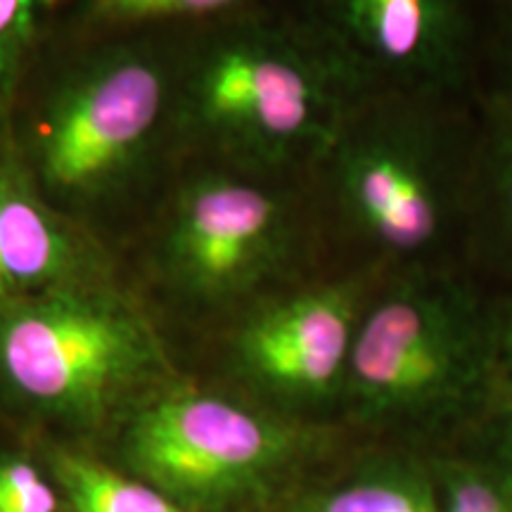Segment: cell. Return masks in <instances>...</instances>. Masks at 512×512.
<instances>
[{"label":"cell","mask_w":512,"mask_h":512,"mask_svg":"<svg viewBox=\"0 0 512 512\" xmlns=\"http://www.w3.org/2000/svg\"><path fill=\"white\" fill-rule=\"evenodd\" d=\"M384 275L339 266L245 306L228 330L230 373L283 415L339 403L358 323Z\"/></svg>","instance_id":"ba28073f"},{"label":"cell","mask_w":512,"mask_h":512,"mask_svg":"<svg viewBox=\"0 0 512 512\" xmlns=\"http://www.w3.org/2000/svg\"><path fill=\"white\" fill-rule=\"evenodd\" d=\"M50 0H0V107L15 98L27 74Z\"/></svg>","instance_id":"2e32d148"},{"label":"cell","mask_w":512,"mask_h":512,"mask_svg":"<svg viewBox=\"0 0 512 512\" xmlns=\"http://www.w3.org/2000/svg\"><path fill=\"white\" fill-rule=\"evenodd\" d=\"M496 377L491 313L463 266L384 275L358 323L339 406L366 425L482 411Z\"/></svg>","instance_id":"8992f818"},{"label":"cell","mask_w":512,"mask_h":512,"mask_svg":"<svg viewBox=\"0 0 512 512\" xmlns=\"http://www.w3.org/2000/svg\"><path fill=\"white\" fill-rule=\"evenodd\" d=\"M441 512H512V470L496 458L439 463Z\"/></svg>","instance_id":"9a60e30c"},{"label":"cell","mask_w":512,"mask_h":512,"mask_svg":"<svg viewBox=\"0 0 512 512\" xmlns=\"http://www.w3.org/2000/svg\"><path fill=\"white\" fill-rule=\"evenodd\" d=\"M306 512H441L434 486L408 470H380L337 486Z\"/></svg>","instance_id":"5bb4252c"},{"label":"cell","mask_w":512,"mask_h":512,"mask_svg":"<svg viewBox=\"0 0 512 512\" xmlns=\"http://www.w3.org/2000/svg\"><path fill=\"white\" fill-rule=\"evenodd\" d=\"M15 136L43 195L95 228L178 159L174 46L143 31L107 34L57 76Z\"/></svg>","instance_id":"3957f363"},{"label":"cell","mask_w":512,"mask_h":512,"mask_svg":"<svg viewBox=\"0 0 512 512\" xmlns=\"http://www.w3.org/2000/svg\"><path fill=\"white\" fill-rule=\"evenodd\" d=\"M145 264L195 311H242L330 264L309 181L185 164L159 204Z\"/></svg>","instance_id":"277c9868"},{"label":"cell","mask_w":512,"mask_h":512,"mask_svg":"<svg viewBox=\"0 0 512 512\" xmlns=\"http://www.w3.org/2000/svg\"><path fill=\"white\" fill-rule=\"evenodd\" d=\"M304 441L290 415L169 382L126 415L121 453L183 512H219L264 491Z\"/></svg>","instance_id":"52a82bcc"},{"label":"cell","mask_w":512,"mask_h":512,"mask_svg":"<svg viewBox=\"0 0 512 512\" xmlns=\"http://www.w3.org/2000/svg\"><path fill=\"white\" fill-rule=\"evenodd\" d=\"M50 470L62 503L72 512H183L155 486L121 475L86 453L55 448Z\"/></svg>","instance_id":"7c38bea8"},{"label":"cell","mask_w":512,"mask_h":512,"mask_svg":"<svg viewBox=\"0 0 512 512\" xmlns=\"http://www.w3.org/2000/svg\"><path fill=\"white\" fill-rule=\"evenodd\" d=\"M110 278H119L110 245L43 195L15 128L0 121V309L53 287Z\"/></svg>","instance_id":"30bf717a"},{"label":"cell","mask_w":512,"mask_h":512,"mask_svg":"<svg viewBox=\"0 0 512 512\" xmlns=\"http://www.w3.org/2000/svg\"><path fill=\"white\" fill-rule=\"evenodd\" d=\"M275 0H79L83 24L98 34L195 27Z\"/></svg>","instance_id":"4fadbf2b"},{"label":"cell","mask_w":512,"mask_h":512,"mask_svg":"<svg viewBox=\"0 0 512 512\" xmlns=\"http://www.w3.org/2000/svg\"><path fill=\"white\" fill-rule=\"evenodd\" d=\"M477 126L456 95H363L309 178L328 256L387 273L463 266Z\"/></svg>","instance_id":"7a4b0ae2"},{"label":"cell","mask_w":512,"mask_h":512,"mask_svg":"<svg viewBox=\"0 0 512 512\" xmlns=\"http://www.w3.org/2000/svg\"><path fill=\"white\" fill-rule=\"evenodd\" d=\"M501 10V24H498V46H501L505 81L491 95L512 100V0H498Z\"/></svg>","instance_id":"ffe728a7"},{"label":"cell","mask_w":512,"mask_h":512,"mask_svg":"<svg viewBox=\"0 0 512 512\" xmlns=\"http://www.w3.org/2000/svg\"><path fill=\"white\" fill-rule=\"evenodd\" d=\"M477 119L465 264L512 268V100L489 95Z\"/></svg>","instance_id":"8fae6325"},{"label":"cell","mask_w":512,"mask_h":512,"mask_svg":"<svg viewBox=\"0 0 512 512\" xmlns=\"http://www.w3.org/2000/svg\"><path fill=\"white\" fill-rule=\"evenodd\" d=\"M373 91H470L479 0H299Z\"/></svg>","instance_id":"9c48e42d"},{"label":"cell","mask_w":512,"mask_h":512,"mask_svg":"<svg viewBox=\"0 0 512 512\" xmlns=\"http://www.w3.org/2000/svg\"><path fill=\"white\" fill-rule=\"evenodd\" d=\"M174 46L178 159L309 181L373 91L297 5L264 3L195 24Z\"/></svg>","instance_id":"6da1fadb"},{"label":"cell","mask_w":512,"mask_h":512,"mask_svg":"<svg viewBox=\"0 0 512 512\" xmlns=\"http://www.w3.org/2000/svg\"><path fill=\"white\" fill-rule=\"evenodd\" d=\"M53 479L22 456H0V512H60Z\"/></svg>","instance_id":"e0dca14e"},{"label":"cell","mask_w":512,"mask_h":512,"mask_svg":"<svg viewBox=\"0 0 512 512\" xmlns=\"http://www.w3.org/2000/svg\"><path fill=\"white\" fill-rule=\"evenodd\" d=\"M155 320L119 278L53 287L0 309V392L93 430L171 382Z\"/></svg>","instance_id":"5b68a950"},{"label":"cell","mask_w":512,"mask_h":512,"mask_svg":"<svg viewBox=\"0 0 512 512\" xmlns=\"http://www.w3.org/2000/svg\"><path fill=\"white\" fill-rule=\"evenodd\" d=\"M491 339H494L496 370L512 382V294L501 309L491 313Z\"/></svg>","instance_id":"d6986e66"},{"label":"cell","mask_w":512,"mask_h":512,"mask_svg":"<svg viewBox=\"0 0 512 512\" xmlns=\"http://www.w3.org/2000/svg\"><path fill=\"white\" fill-rule=\"evenodd\" d=\"M482 411L489 415V427L494 432L496 460L512 470V382L496 370Z\"/></svg>","instance_id":"ac0fdd59"}]
</instances>
